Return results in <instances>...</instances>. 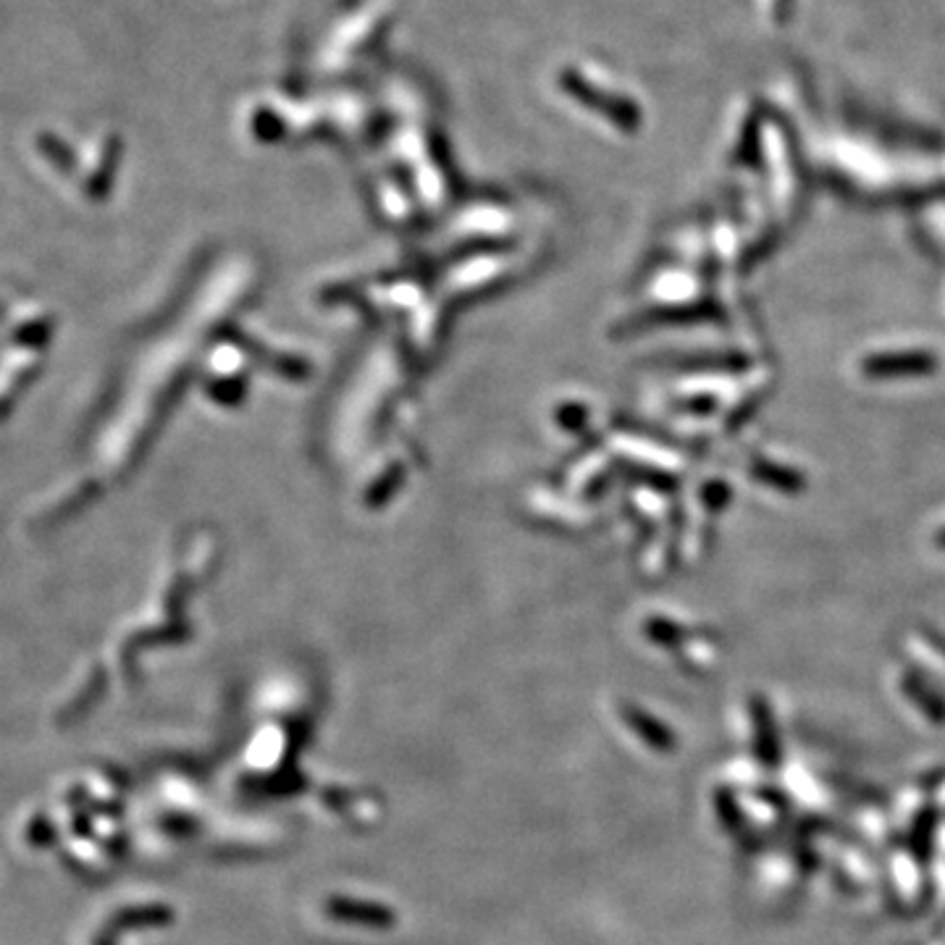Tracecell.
Here are the masks:
<instances>
[{
    "mask_svg": "<svg viewBox=\"0 0 945 945\" xmlns=\"http://www.w3.org/2000/svg\"><path fill=\"white\" fill-rule=\"evenodd\" d=\"M935 544H937V550L945 552V528H941V531L935 533Z\"/></svg>",
    "mask_w": 945,
    "mask_h": 945,
    "instance_id": "cell-6",
    "label": "cell"
},
{
    "mask_svg": "<svg viewBox=\"0 0 945 945\" xmlns=\"http://www.w3.org/2000/svg\"><path fill=\"white\" fill-rule=\"evenodd\" d=\"M704 502H707V507L722 509L724 504L730 502V489L724 487L722 481H711L709 487H707V491H704Z\"/></svg>",
    "mask_w": 945,
    "mask_h": 945,
    "instance_id": "cell-5",
    "label": "cell"
},
{
    "mask_svg": "<svg viewBox=\"0 0 945 945\" xmlns=\"http://www.w3.org/2000/svg\"><path fill=\"white\" fill-rule=\"evenodd\" d=\"M904 689L909 691L911 702L917 704V707L922 709L924 715L930 717V720H935V722H943V720H945V707H943V702H941V698H937L935 693H932V691L928 689V685H924L922 680H919L917 676H909V678H906Z\"/></svg>",
    "mask_w": 945,
    "mask_h": 945,
    "instance_id": "cell-3",
    "label": "cell"
},
{
    "mask_svg": "<svg viewBox=\"0 0 945 945\" xmlns=\"http://www.w3.org/2000/svg\"><path fill=\"white\" fill-rule=\"evenodd\" d=\"M935 646L941 648V654L945 657V641H943V639H935Z\"/></svg>",
    "mask_w": 945,
    "mask_h": 945,
    "instance_id": "cell-7",
    "label": "cell"
},
{
    "mask_svg": "<svg viewBox=\"0 0 945 945\" xmlns=\"http://www.w3.org/2000/svg\"><path fill=\"white\" fill-rule=\"evenodd\" d=\"M941 357L932 350H887L874 352L861 363V374L872 381H900V378H924L937 374Z\"/></svg>",
    "mask_w": 945,
    "mask_h": 945,
    "instance_id": "cell-1",
    "label": "cell"
},
{
    "mask_svg": "<svg viewBox=\"0 0 945 945\" xmlns=\"http://www.w3.org/2000/svg\"><path fill=\"white\" fill-rule=\"evenodd\" d=\"M748 472H752L754 481H759L761 487L780 491V494H802L806 489V478L802 470L783 463H774V459L767 457H754L752 465H748Z\"/></svg>",
    "mask_w": 945,
    "mask_h": 945,
    "instance_id": "cell-2",
    "label": "cell"
},
{
    "mask_svg": "<svg viewBox=\"0 0 945 945\" xmlns=\"http://www.w3.org/2000/svg\"><path fill=\"white\" fill-rule=\"evenodd\" d=\"M754 711V728L756 735H759V748H761V759L772 761L774 759V735H772V715L770 707H767L761 698H754L752 704Z\"/></svg>",
    "mask_w": 945,
    "mask_h": 945,
    "instance_id": "cell-4",
    "label": "cell"
}]
</instances>
